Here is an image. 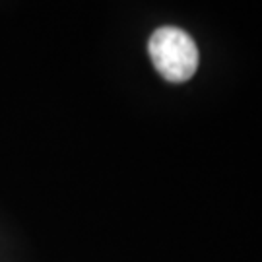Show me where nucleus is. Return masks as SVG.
<instances>
[{
  "label": "nucleus",
  "instance_id": "f257e3e1",
  "mask_svg": "<svg viewBox=\"0 0 262 262\" xmlns=\"http://www.w3.org/2000/svg\"><path fill=\"white\" fill-rule=\"evenodd\" d=\"M148 53L159 76L173 84H183L190 80L200 62L194 39L185 29L175 26L156 29L148 43Z\"/></svg>",
  "mask_w": 262,
  "mask_h": 262
}]
</instances>
